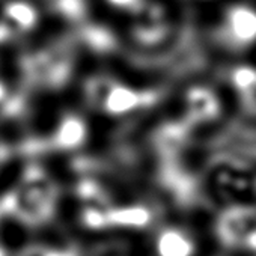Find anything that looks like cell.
Listing matches in <instances>:
<instances>
[{
    "mask_svg": "<svg viewBox=\"0 0 256 256\" xmlns=\"http://www.w3.org/2000/svg\"><path fill=\"white\" fill-rule=\"evenodd\" d=\"M4 157H5V152H4V146H2V145H0V163H2Z\"/></svg>",
    "mask_w": 256,
    "mask_h": 256,
    "instance_id": "cell-4",
    "label": "cell"
},
{
    "mask_svg": "<svg viewBox=\"0 0 256 256\" xmlns=\"http://www.w3.org/2000/svg\"><path fill=\"white\" fill-rule=\"evenodd\" d=\"M6 17L20 29H28L35 22V12L24 4H11L6 8Z\"/></svg>",
    "mask_w": 256,
    "mask_h": 256,
    "instance_id": "cell-3",
    "label": "cell"
},
{
    "mask_svg": "<svg viewBox=\"0 0 256 256\" xmlns=\"http://www.w3.org/2000/svg\"><path fill=\"white\" fill-rule=\"evenodd\" d=\"M4 94H5V89H4V84H2V83H0V98H2V96H4Z\"/></svg>",
    "mask_w": 256,
    "mask_h": 256,
    "instance_id": "cell-5",
    "label": "cell"
},
{
    "mask_svg": "<svg viewBox=\"0 0 256 256\" xmlns=\"http://www.w3.org/2000/svg\"><path fill=\"white\" fill-rule=\"evenodd\" d=\"M230 83L241 106L256 114V68L247 65L238 66L230 74Z\"/></svg>",
    "mask_w": 256,
    "mask_h": 256,
    "instance_id": "cell-2",
    "label": "cell"
},
{
    "mask_svg": "<svg viewBox=\"0 0 256 256\" xmlns=\"http://www.w3.org/2000/svg\"><path fill=\"white\" fill-rule=\"evenodd\" d=\"M212 38L222 50L242 54L256 47V5L247 0L226 4L216 17Z\"/></svg>",
    "mask_w": 256,
    "mask_h": 256,
    "instance_id": "cell-1",
    "label": "cell"
}]
</instances>
